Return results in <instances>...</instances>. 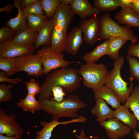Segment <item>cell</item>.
Segmentation results:
<instances>
[{"label": "cell", "mask_w": 139, "mask_h": 139, "mask_svg": "<svg viewBox=\"0 0 139 139\" xmlns=\"http://www.w3.org/2000/svg\"><path fill=\"white\" fill-rule=\"evenodd\" d=\"M81 79L76 68L64 67L55 70L45 79L38 101L50 99L53 95L51 89L55 86L62 87L67 92L75 91L80 88Z\"/></svg>", "instance_id": "cell-1"}, {"label": "cell", "mask_w": 139, "mask_h": 139, "mask_svg": "<svg viewBox=\"0 0 139 139\" xmlns=\"http://www.w3.org/2000/svg\"><path fill=\"white\" fill-rule=\"evenodd\" d=\"M40 102L42 110L51 115L52 120L63 117L77 118L79 117L78 111L87 106L75 94L69 95L59 102L55 101L51 98Z\"/></svg>", "instance_id": "cell-2"}, {"label": "cell", "mask_w": 139, "mask_h": 139, "mask_svg": "<svg viewBox=\"0 0 139 139\" xmlns=\"http://www.w3.org/2000/svg\"><path fill=\"white\" fill-rule=\"evenodd\" d=\"M124 60L123 56L116 59L114 62L113 69L108 72L105 83V86L112 89L116 93L121 103L124 104L134 88L132 82L133 77L131 76L129 77L130 84L128 87L129 83L125 81L120 75L121 69L124 65Z\"/></svg>", "instance_id": "cell-3"}, {"label": "cell", "mask_w": 139, "mask_h": 139, "mask_svg": "<svg viewBox=\"0 0 139 139\" xmlns=\"http://www.w3.org/2000/svg\"><path fill=\"white\" fill-rule=\"evenodd\" d=\"M99 20L98 39L108 40L112 36H121L131 43L136 44L138 42V38L134 34L131 27L119 25L111 18L108 12L101 15Z\"/></svg>", "instance_id": "cell-4"}, {"label": "cell", "mask_w": 139, "mask_h": 139, "mask_svg": "<svg viewBox=\"0 0 139 139\" xmlns=\"http://www.w3.org/2000/svg\"><path fill=\"white\" fill-rule=\"evenodd\" d=\"M108 72L104 64L94 62L82 65L78 70L83 84L93 90H98L104 86Z\"/></svg>", "instance_id": "cell-5"}, {"label": "cell", "mask_w": 139, "mask_h": 139, "mask_svg": "<svg viewBox=\"0 0 139 139\" xmlns=\"http://www.w3.org/2000/svg\"><path fill=\"white\" fill-rule=\"evenodd\" d=\"M37 54L40 57L44 66V74L59 68L67 67L72 63H80L79 61H70L65 60L62 55L54 52L50 46H44L38 50Z\"/></svg>", "instance_id": "cell-6"}, {"label": "cell", "mask_w": 139, "mask_h": 139, "mask_svg": "<svg viewBox=\"0 0 139 139\" xmlns=\"http://www.w3.org/2000/svg\"><path fill=\"white\" fill-rule=\"evenodd\" d=\"M15 73L24 71L29 76H39L44 74V68L40 57L36 54L24 55L15 58Z\"/></svg>", "instance_id": "cell-7"}, {"label": "cell", "mask_w": 139, "mask_h": 139, "mask_svg": "<svg viewBox=\"0 0 139 139\" xmlns=\"http://www.w3.org/2000/svg\"><path fill=\"white\" fill-rule=\"evenodd\" d=\"M79 28L82 31L84 41L87 45H92L96 43L98 39L99 28L98 17L94 16L88 19L81 20Z\"/></svg>", "instance_id": "cell-8"}, {"label": "cell", "mask_w": 139, "mask_h": 139, "mask_svg": "<svg viewBox=\"0 0 139 139\" xmlns=\"http://www.w3.org/2000/svg\"><path fill=\"white\" fill-rule=\"evenodd\" d=\"M35 49L34 44L24 45L11 40L0 44V58H15L25 55L32 54Z\"/></svg>", "instance_id": "cell-9"}, {"label": "cell", "mask_w": 139, "mask_h": 139, "mask_svg": "<svg viewBox=\"0 0 139 139\" xmlns=\"http://www.w3.org/2000/svg\"><path fill=\"white\" fill-rule=\"evenodd\" d=\"M24 131L16 121V115L12 114L8 115L0 108V134L13 137L22 136Z\"/></svg>", "instance_id": "cell-10"}, {"label": "cell", "mask_w": 139, "mask_h": 139, "mask_svg": "<svg viewBox=\"0 0 139 139\" xmlns=\"http://www.w3.org/2000/svg\"><path fill=\"white\" fill-rule=\"evenodd\" d=\"M100 124L111 139L123 138L131 132V128L125 125L114 117L100 123Z\"/></svg>", "instance_id": "cell-11"}, {"label": "cell", "mask_w": 139, "mask_h": 139, "mask_svg": "<svg viewBox=\"0 0 139 139\" xmlns=\"http://www.w3.org/2000/svg\"><path fill=\"white\" fill-rule=\"evenodd\" d=\"M75 14L70 5L60 3L53 16L55 25L60 27L66 33L70 24Z\"/></svg>", "instance_id": "cell-12"}, {"label": "cell", "mask_w": 139, "mask_h": 139, "mask_svg": "<svg viewBox=\"0 0 139 139\" xmlns=\"http://www.w3.org/2000/svg\"><path fill=\"white\" fill-rule=\"evenodd\" d=\"M58 119H54L51 122H49L45 121H41L40 125L43 127V128L41 130L36 132L37 136L35 137V139H50L51 136L52 132L53 129L59 125L76 123H82L83 122V118L81 116L71 120L64 121H59Z\"/></svg>", "instance_id": "cell-13"}, {"label": "cell", "mask_w": 139, "mask_h": 139, "mask_svg": "<svg viewBox=\"0 0 139 139\" xmlns=\"http://www.w3.org/2000/svg\"><path fill=\"white\" fill-rule=\"evenodd\" d=\"M70 6L75 13L82 20L93 15H99L100 12L92 6L88 0H73Z\"/></svg>", "instance_id": "cell-14"}, {"label": "cell", "mask_w": 139, "mask_h": 139, "mask_svg": "<svg viewBox=\"0 0 139 139\" xmlns=\"http://www.w3.org/2000/svg\"><path fill=\"white\" fill-rule=\"evenodd\" d=\"M83 41L81 29L79 27L73 28L67 34L66 51L69 54L75 55L79 51Z\"/></svg>", "instance_id": "cell-15"}, {"label": "cell", "mask_w": 139, "mask_h": 139, "mask_svg": "<svg viewBox=\"0 0 139 139\" xmlns=\"http://www.w3.org/2000/svg\"><path fill=\"white\" fill-rule=\"evenodd\" d=\"M55 24L54 19L52 17L50 18L42 27L38 32L34 43L36 49L43 45L50 46Z\"/></svg>", "instance_id": "cell-16"}, {"label": "cell", "mask_w": 139, "mask_h": 139, "mask_svg": "<svg viewBox=\"0 0 139 139\" xmlns=\"http://www.w3.org/2000/svg\"><path fill=\"white\" fill-rule=\"evenodd\" d=\"M114 18L118 24H124L131 27H139V16L130 7L121 8L115 15Z\"/></svg>", "instance_id": "cell-17"}, {"label": "cell", "mask_w": 139, "mask_h": 139, "mask_svg": "<svg viewBox=\"0 0 139 139\" xmlns=\"http://www.w3.org/2000/svg\"><path fill=\"white\" fill-rule=\"evenodd\" d=\"M67 34L60 27L55 25L51 37L50 46L52 50L55 53L62 55V53L66 50Z\"/></svg>", "instance_id": "cell-18"}, {"label": "cell", "mask_w": 139, "mask_h": 139, "mask_svg": "<svg viewBox=\"0 0 139 139\" xmlns=\"http://www.w3.org/2000/svg\"><path fill=\"white\" fill-rule=\"evenodd\" d=\"M21 0H14L13 4L14 7L18 10L16 17L11 18L6 22V25L9 27L15 32L16 35L27 28L26 17L23 14L20 7Z\"/></svg>", "instance_id": "cell-19"}, {"label": "cell", "mask_w": 139, "mask_h": 139, "mask_svg": "<svg viewBox=\"0 0 139 139\" xmlns=\"http://www.w3.org/2000/svg\"><path fill=\"white\" fill-rule=\"evenodd\" d=\"M129 108L124 105H121L114 111L113 117L122 122L133 129H136L138 120L133 113H130Z\"/></svg>", "instance_id": "cell-20"}, {"label": "cell", "mask_w": 139, "mask_h": 139, "mask_svg": "<svg viewBox=\"0 0 139 139\" xmlns=\"http://www.w3.org/2000/svg\"><path fill=\"white\" fill-rule=\"evenodd\" d=\"M92 114L96 117V120L100 123L113 117L114 111L110 108L104 100L101 98L96 99L94 107L92 108Z\"/></svg>", "instance_id": "cell-21"}, {"label": "cell", "mask_w": 139, "mask_h": 139, "mask_svg": "<svg viewBox=\"0 0 139 139\" xmlns=\"http://www.w3.org/2000/svg\"><path fill=\"white\" fill-rule=\"evenodd\" d=\"M94 98H101L105 101L112 108L116 109L120 106V101L116 93L111 89L104 86L97 90H93Z\"/></svg>", "instance_id": "cell-22"}, {"label": "cell", "mask_w": 139, "mask_h": 139, "mask_svg": "<svg viewBox=\"0 0 139 139\" xmlns=\"http://www.w3.org/2000/svg\"><path fill=\"white\" fill-rule=\"evenodd\" d=\"M109 41L106 40L96 47L92 51L85 53L83 57L86 63H95L103 56L108 55Z\"/></svg>", "instance_id": "cell-23"}, {"label": "cell", "mask_w": 139, "mask_h": 139, "mask_svg": "<svg viewBox=\"0 0 139 139\" xmlns=\"http://www.w3.org/2000/svg\"><path fill=\"white\" fill-rule=\"evenodd\" d=\"M108 55L112 59H116L119 57L120 49L128 40L121 36H112L109 39Z\"/></svg>", "instance_id": "cell-24"}, {"label": "cell", "mask_w": 139, "mask_h": 139, "mask_svg": "<svg viewBox=\"0 0 139 139\" xmlns=\"http://www.w3.org/2000/svg\"><path fill=\"white\" fill-rule=\"evenodd\" d=\"M38 32L27 28L16 35L11 41L15 43L24 45L33 44Z\"/></svg>", "instance_id": "cell-25"}, {"label": "cell", "mask_w": 139, "mask_h": 139, "mask_svg": "<svg viewBox=\"0 0 139 139\" xmlns=\"http://www.w3.org/2000/svg\"><path fill=\"white\" fill-rule=\"evenodd\" d=\"M17 107L21 108L24 111H29L32 114L36 110H42L40 102L37 101L35 96L27 94L23 99H20L16 103Z\"/></svg>", "instance_id": "cell-26"}, {"label": "cell", "mask_w": 139, "mask_h": 139, "mask_svg": "<svg viewBox=\"0 0 139 139\" xmlns=\"http://www.w3.org/2000/svg\"><path fill=\"white\" fill-rule=\"evenodd\" d=\"M124 106L130 108L138 121L139 127V86L135 85L129 97L127 99Z\"/></svg>", "instance_id": "cell-27"}, {"label": "cell", "mask_w": 139, "mask_h": 139, "mask_svg": "<svg viewBox=\"0 0 139 139\" xmlns=\"http://www.w3.org/2000/svg\"><path fill=\"white\" fill-rule=\"evenodd\" d=\"M27 28L38 32L49 18L44 14H32L26 17Z\"/></svg>", "instance_id": "cell-28"}, {"label": "cell", "mask_w": 139, "mask_h": 139, "mask_svg": "<svg viewBox=\"0 0 139 139\" xmlns=\"http://www.w3.org/2000/svg\"><path fill=\"white\" fill-rule=\"evenodd\" d=\"M94 6L100 11L112 12L119 6L118 0H94Z\"/></svg>", "instance_id": "cell-29"}, {"label": "cell", "mask_w": 139, "mask_h": 139, "mask_svg": "<svg viewBox=\"0 0 139 139\" xmlns=\"http://www.w3.org/2000/svg\"><path fill=\"white\" fill-rule=\"evenodd\" d=\"M16 58H0V69L4 71L7 77L15 74Z\"/></svg>", "instance_id": "cell-30"}, {"label": "cell", "mask_w": 139, "mask_h": 139, "mask_svg": "<svg viewBox=\"0 0 139 139\" xmlns=\"http://www.w3.org/2000/svg\"><path fill=\"white\" fill-rule=\"evenodd\" d=\"M42 3L45 15L49 19L53 17L60 3V0H42Z\"/></svg>", "instance_id": "cell-31"}, {"label": "cell", "mask_w": 139, "mask_h": 139, "mask_svg": "<svg viewBox=\"0 0 139 139\" xmlns=\"http://www.w3.org/2000/svg\"><path fill=\"white\" fill-rule=\"evenodd\" d=\"M21 10L23 14L26 17L32 14H44V13L42 0H38Z\"/></svg>", "instance_id": "cell-32"}, {"label": "cell", "mask_w": 139, "mask_h": 139, "mask_svg": "<svg viewBox=\"0 0 139 139\" xmlns=\"http://www.w3.org/2000/svg\"><path fill=\"white\" fill-rule=\"evenodd\" d=\"M129 63V71L131 76L134 77L139 81V61L134 57L127 56H126Z\"/></svg>", "instance_id": "cell-33"}, {"label": "cell", "mask_w": 139, "mask_h": 139, "mask_svg": "<svg viewBox=\"0 0 139 139\" xmlns=\"http://www.w3.org/2000/svg\"><path fill=\"white\" fill-rule=\"evenodd\" d=\"M11 84L6 85L2 83L0 85V102L8 101L13 97L11 90L14 88Z\"/></svg>", "instance_id": "cell-34"}, {"label": "cell", "mask_w": 139, "mask_h": 139, "mask_svg": "<svg viewBox=\"0 0 139 139\" xmlns=\"http://www.w3.org/2000/svg\"><path fill=\"white\" fill-rule=\"evenodd\" d=\"M16 35L15 31L6 25L0 28V44L11 40Z\"/></svg>", "instance_id": "cell-35"}, {"label": "cell", "mask_w": 139, "mask_h": 139, "mask_svg": "<svg viewBox=\"0 0 139 139\" xmlns=\"http://www.w3.org/2000/svg\"><path fill=\"white\" fill-rule=\"evenodd\" d=\"M25 86L28 91L27 94L35 96L41 92V87L39 86V82L34 79L32 78L29 81L27 82Z\"/></svg>", "instance_id": "cell-36"}, {"label": "cell", "mask_w": 139, "mask_h": 139, "mask_svg": "<svg viewBox=\"0 0 139 139\" xmlns=\"http://www.w3.org/2000/svg\"><path fill=\"white\" fill-rule=\"evenodd\" d=\"M53 95L54 96L53 100L55 101L59 102L64 100V97L66 94L63 88L60 86H55L51 89Z\"/></svg>", "instance_id": "cell-37"}, {"label": "cell", "mask_w": 139, "mask_h": 139, "mask_svg": "<svg viewBox=\"0 0 139 139\" xmlns=\"http://www.w3.org/2000/svg\"><path fill=\"white\" fill-rule=\"evenodd\" d=\"M127 54L128 56L139 58V42L137 44L131 42L128 46Z\"/></svg>", "instance_id": "cell-38"}, {"label": "cell", "mask_w": 139, "mask_h": 139, "mask_svg": "<svg viewBox=\"0 0 139 139\" xmlns=\"http://www.w3.org/2000/svg\"><path fill=\"white\" fill-rule=\"evenodd\" d=\"M22 81L20 78L14 79H10L6 76L5 72L2 71H0V82H6L11 84H15L19 83Z\"/></svg>", "instance_id": "cell-39"}, {"label": "cell", "mask_w": 139, "mask_h": 139, "mask_svg": "<svg viewBox=\"0 0 139 139\" xmlns=\"http://www.w3.org/2000/svg\"><path fill=\"white\" fill-rule=\"evenodd\" d=\"M130 7L132 10L139 16V0H132Z\"/></svg>", "instance_id": "cell-40"}, {"label": "cell", "mask_w": 139, "mask_h": 139, "mask_svg": "<svg viewBox=\"0 0 139 139\" xmlns=\"http://www.w3.org/2000/svg\"><path fill=\"white\" fill-rule=\"evenodd\" d=\"M38 0H22L21 1L20 7L21 9L29 6L36 2Z\"/></svg>", "instance_id": "cell-41"}, {"label": "cell", "mask_w": 139, "mask_h": 139, "mask_svg": "<svg viewBox=\"0 0 139 139\" xmlns=\"http://www.w3.org/2000/svg\"><path fill=\"white\" fill-rule=\"evenodd\" d=\"M132 0H118L119 6L121 8L130 7Z\"/></svg>", "instance_id": "cell-42"}, {"label": "cell", "mask_w": 139, "mask_h": 139, "mask_svg": "<svg viewBox=\"0 0 139 139\" xmlns=\"http://www.w3.org/2000/svg\"><path fill=\"white\" fill-rule=\"evenodd\" d=\"M13 5L7 3L5 6L0 8V12L3 11L6 12L8 14L12 11V9L14 8Z\"/></svg>", "instance_id": "cell-43"}, {"label": "cell", "mask_w": 139, "mask_h": 139, "mask_svg": "<svg viewBox=\"0 0 139 139\" xmlns=\"http://www.w3.org/2000/svg\"><path fill=\"white\" fill-rule=\"evenodd\" d=\"M77 139H91L90 138L88 137L85 135V133L84 131L81 130L80 135H76ZM92 139H99L97 136H95Z\"/></svg>", "instance_id": "cell-44"}, {"label": "cell", "mask_w": 139, "mask_h": 139, "mask_svg": "<svg viewBox=\"0 0 139 139\" xmlns=\"http://www.w3.org/2000/svg\"><path fill=\"white\" fill-rule=\"evenodd\" d=\"M21 136H16L13 137H9L3 134H0V139H22Z\"/></svg>", "instance_id": "cell-45"}, {"label": "cell", "mask_w": 139, "mask_h": 139, "mask_svg": "<svg viewBox=\"0 0 139 139\" xmlns=\"http://www.w3.org/2000/svg\"><path fill=\"white\" fill-rule=\"evenodd\" d=\"M60 3L65 5L68 6L70 5L73 0H60Z\"/></svg>", "instance_id": "cell-46"}, {"label": "cell", "mask_w": 139, "mask_h": 139, "mask_svg": "<svg viewBox=\"0 0 139 139\" xmlns=\"http://www.w3.org/2000/svg\"><path fill=\"white\" fill-rule=\"evenodd\" d=\"M133 135L136 139H139V132L134 130Z\"/></svg>", "instance_id": "cell-47"}]
</instances>
